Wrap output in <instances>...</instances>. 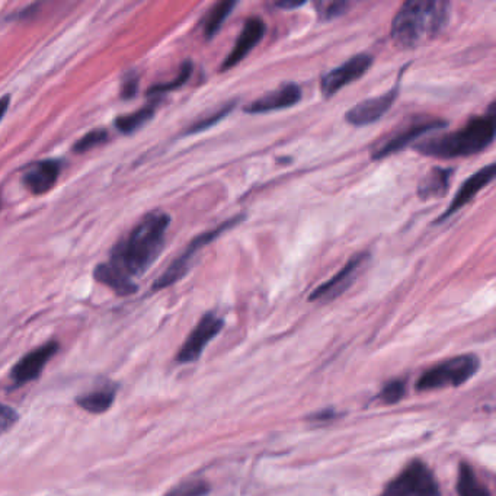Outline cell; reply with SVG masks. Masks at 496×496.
<instances>
[{
	"instance_id": "12",
	"label": "cell",
	"mask_w": 496,
	"mask_h": 496,
	"mask_svg": "<svg viewBox=\"0 0 496 496\" xmlns=\"http://www.w3.org/2000/svg\"><path fill=\"white\" fill-rule=\"evenodd\" d=\"M265 33H267V24L260 16H251L246 19L243 28L234 41L232 52L226 55V59L223 62L222 72L233 69L239 63L243 62L246 55L260 45L263 38L265 37Z\"/></svg>"
},
{
	"instance_id": "16",
	"label": "cell",
	"mask_w": 496,
	"mask_h": 496,
	"mask_svg": "<svg viewBox=\"0 0 496 496\" xmlns=\"http://www.w3.org/2000/svg\"><path fill=\"white\" fill-rule=\"evenodd\" d=\"M60 176V164L57 161H41L33 164L24 175L26 190L34 195H43L52 190Z\"/></svg>"
},
{
	"instance_id": "18",
	"label": "cell",
	"mask_w": 496,
	"mask_h": 496,
	"mask_svg": "<svg viewBox=\"0 0 496 496\" xmlns=\"http://www.w3.org/2000/svg\"><path fill=\"white\" fill-rule=\"evenodd\" d=\"M236 6L237 2H233V0H223L219 4L213 5L212 9L203 19V34L207 40H212L219 34L223 24L229 18L230 14Z\"/></svg>"
},
{
	"instance_id": "23",
	"label": "cell",
	"mask_w": 496,
	"mask_h": 496,
	"mask_svg": "<svg viewBox=\"0 0 496 496\" xmlns=\"http://www.w3.org/2000/svg\"><path fill=\"white\" fill-rule=\"evenodd\" d=\"M191 74H193V63L185 62L179 70L178 76L174 79V81L169 82V84H157L154 88L150 89V95H162V94H166V92L175 91V89L181 88L186 82L190 81Z\"/></svg>"
},
{
	"instance_id": "14",
	"label": "cell",
	"mask_w": 496,
	"mask_h": 496,
	"mask_svg": "<svg viewBox=\"0 0 496 496\" xmlns=\"http://www.w3.org/2000/svg\"><path fill=\"white\" fill-rule=\"evenodd\" d=\"M59 348L57 342H47L43 347L24 355L21 362H16L12 370V379L15 382V386H24L37 380L45 370V364L57 354Z\"/></svg>"
},
{
	"instance_id": "10",
	"label": "cell",
	"mask_w": 496,
	"mask_h": 496,
	"mask_svg": "<svg viewBox=\"0 0 496 496\" xmlns=\"http://www.w3.org/2000/svg\"><path fill=\"white\" fill-rule=\"evenodd\" d=\"M223 326H224V322L219 316H215L214 313L204 314L198 322V325L193 328L190 336L186 338L183 348L179 350L178 355H176V360L179 362H197L204 348L207 347L208 342L219 335Z\"/></svg>"
},
{
	"instance_id": "9",
	"label": "cell",
	"mask_w": 496,
	"mask_h": 496,
	"mask_svg": "<svg viewBox=\"0 0 496 496\" xmlns=\"http://www.w3.org/2000/svg\"><path fill=\"white\" fill-rule=\"evenodd\" d=\"M369 261V253H357L352 256L340 273H336L331 280L319 285L318 289H314L309 296V300L311 302H329V300L340 297L350 289L351 285L354 284L358 275L362 274V271L364 270Z\"/></svg>"
},
{
	"instance_id": "11",
	"label": "cell",
	"mask_w": 496,
	"mask_h": 496,
	"mask_svg": "<svg viewBox=\"0 0 496 496\" xmlns=\"http://www.w3.org/2000/svg\"><path fill=\"white\" fill-rule=\"evenodd\" d=\"M398 96L399 84L396 88L387 91L383 95L364 99L362 103L352 106L345 114V121H347L348 124L354 125V127H365V125L374 124L391 111Z\"/></svg>"
},
{
	"instance_id": "22",
	"label": "cell",
	"mask_w": 496,
	"mask_h": 496,
	"mask_svg": "<svg viewBox=\"0 0 496 496\" xmlns=\"http://www.w3.org/2000/svg\"><path fill=\"white\" fill-rule=\"evenodd\" d=\"M236 103L232 101V103L224 104V105L220 106L219 110H215L214 113L208 114L204 118H201L197 123H193V125L186 128L185 134H198V133L205 132L208 128H212L213 125L219 124L220 121L224 120V118L229 115L232 111L234 110Z\"/></svg>"
},
{
	"instance_id": "4",
	"label": "cell",
	"mask_w": 496,
	"mask_h": 496,
	"mask_svg": "<svg viewBox=\"0 0 496 496\" xmlns=\"http://www.w3.org/2000/svg\"><path fill=\"white\" fill-rule=\"evenodd\" d=\"M244 214L234 215L232 219L224 220L222 224L214 227V229L207 230L204 233L198 234L197 237H193V241L188 243L184 253L176 258L174 263L169 265L168 270L164 271L161 277L157 278L152 289L154 292L166 289L171 285L178 283L179 280H183L185 277L186 273L191 270L193 260L197 258L198 253L208 246V244L214 242L217 237L222 236L223 233H226L227 230L233 229L239 223L243 222Z\"/></svg>"
},
{
	"instance_id": "3",
	"label": "cell",
	"mask_w": 496,
	"mask_h": 496,
	"mask_svg": "<svg viewBox=\"0 0 496 496\" xmlns=\"http://www.w3.org/2000/svg\"><path fill=\"white\" fill-rule=\"evenodd\" d=\"M451 5L442 0H409L392 21V40L402 48H415L437 37L449 23Z\"/></svg>"
},
{
	"instance_id": "20",
	"label": "cell",
	"mask_w": 496,
	"mask_h": 496,
	"mask_svg": "<svg viewBox=\"0 0 496 496\" xmlns=\"http://www.w3.org/2000/svg\"><path fill=\"white\" fill-rule=\"evenodd\" d=\"M457 493L459 496H491L489 489L479 481L473 469L467 463L460 464Z\"/></svg>"
},
{
	"instance_id": "17",
	"label": "cell",
	"mask_w": 496,
	"mask_h": 496,
	"mask_svg": "<svg viewBox=\"0 0 496 496\" xmlns=\"http://www.w3.org/2000/svg\"><path fill=\"white\" fill-rule=\"evenodd\" d=\"M454 169L451 168H434L423 176L418 185V197L421 200L428 201L434 198L444 197L450 188Z\"/></svg>"
},
{
	"instance_id": "7",
	"label": "cell",
	"mask_w": 496,
	"mask_h": 496,
	"mask_svg": "<svg viewBox=\"0 0 496 496\" xmlns=\"http://www.w3.org/2000/svg\"><path fill=\"white\" fill-rule=\"evenodd\" d=\"M445 125L447 121L441 118H416L412 123H409L405 127L389 135L384 142L379 143V146L372 150V159L382 161L392 154H399L405 147L415 144L418 140L422 139L423 135L444 128Z\"/></svg>"
},
{
	"instance_id": "32",
	"label": "cell",
	"mask_w": 496,
	"mask_h": 496,
	"mask_svg": "<svg viewBox=\"0 0 496 496\" xmlns=\"http://www.w3.org/2000/svg\"><path fill=\"white\" fill-rule=\"evenodd\" d=\"M0 204H2V203H0Z\"/></svg>"
},
{
	"instance_id": "1",
	"label": "cell",
	"mask_w": 496,
	"mask_h": 496,
	"mask_svg": "<svg viewBox=\"0 0 496 496\" xmlns=\"http://www.w3.org/2000/svg\"><path fill=\"white\" fill-rule=\"evenodd\" d=\"M171 217L164 212H152L114 246L110 263L96 267V282L110 287L118 296L137 292L133 280L142 277L161 255Z\"/></svg>"
},
{
	"instance_id": "25",
	"label": "cell",
	"mask_w": 496,
	"mask_h": 496,
	"mask_svg": "<svg viewBox=\"0 0 496 496\" xmlns=\"http://www.w3.org/2000/svg\"><path fill=\"white\" fill-rule=\"evenodd\" d=\"M314 6L322 21H332L347 14L351 4L350 2H318Z\"/></svg>"
},
{
	"instance_id": "28",
	"label": "cell",
	"mask_w": 496,
	"mask_h": 496,
	"mask_svg": "<svg viewBox=\"0 0 496 496\" xmlns=\"http://www.w3.org/2000/svg\"><path fill=\"white\" fill-rule=\"evenodd\" d=\"M18 421V413L9 406L0 403V435L8 432Z\"/></svg>"
},
{
	"instance_id": "26",
	"label": "cell",
	"mask_w": 496,
	"mask_h": 496,
	"mask_svg": "<svg viewBox=\"0 0 496 496\" xmlns=\"http://www.w3.org/2000/svg\"><path fill=\"white\" fill-rule=\"evenodd\" d=\"M210 491L207 481H190L171 489L166 496H205Z\"/></svg>"
},
{
	"instance_id": "15",
	"label": "cell",
	"mask_w": 496,
	"mask_h": 496,
	"mask_svg": "<svg viewBox=\"0 0 496 496\" xmlns=\"http://www.w3.org/2000/svg\"><path fill=\"white\" fill-rule=\"evenodd\" d=\"M302 88L296 84H282L275 91L268 92L267 95L261 96L255 99L253 103H249L244 106L243 111L246 114H270L274 111L287 110L292 106L296 105L302 101Z\"/></svg>"
},
{
	"instance_id": "13",
	"label": "cell",
	"mask_w": 496,
	"mask_h": 496,
	"mask_svg": "<svg viewBox=\"0 0 496 496\" xmlns=\"http://www.w3.org/2000/svg\"><path fill=\"white\" fill-rule=\"evenodd\" d=\"M495 164H489L485 168L474 172L471 178H467L466 181H464L463 185L460 186L459 191H457L456 195L452 198L447 210L435 220V223H437V224L438 223H444L445 220L450 219L451 215L460 212L464 205H467L471 201H473L474 197L495 179Z\"/></svg>"
},
{
	"instance_id": "24",
	"label": "cell",
	"mask_w": 496,
	"mask_h": 496,
	"mask_svg": "<svg viewBox=\"0 0 496 496\" xmlns=\"http://www.w3.org/2000/svg\"><path fill=\"white\" fill-rule=\"evenodd\" d=\"M108 132L106 130H92L88 134H84L82 139L77 140L74 146V154H86L94 147L101 146L104 143L108 142Z\"/></svg>"
},
{
	"instance_id": "27",
	"label": "cell",
	"mask_w": 496,
	"mask_h": 496,
	"mask_svg": "<svg viewBox=\"0 0 496 496\" xmlns=\"http://www.w3.org/2000/svg\"><path fill=\"white\" fill-rule=\"evenodd\" d=\"M403 396H405V383L401 382V380H396V382L387 384L383 389V393H382V399L386 403H396Z\"/></svg>"
},
{
	"instance_id": "19",
	"label": "cell",
	"mask_w": 496,
	"mask_h": 496,
	"mask_svg": "<svg viewBox=\"0 0 496 496\" xmlns=\"http://www.w3.org/2000/svg\"><path fill=\"white\" fill-rule=\"evenodd\" d=\"M115 394L117 391L114 387H103L99 391L77 398V405L91 413H104L113 406Z\"/></svg>"
},
{
	"instance_id": "2",
	"label": "cell",
	"mask_w": 496,
	"mask_h": 496,
	"mask_svg": "<svg viewBox=\"0 0 496 496\" xmlns=\"http://www.w3.org/2000/svg\"><path fill=\"white\" fill-rule=\"evenodd\" d=\"M495 121V104H492L485 115L471 117L456 132L430 137L416 143L413 147L422 156L434 159L473 156L492 146L496 132Z\"/></svg>"
},
{
	"instance_id": "5",
	"label": "cell",
	"mask_w": 496,
	"mask_h": 496,
	"mask_svg": "<svg viewBox=\"0 0 496 496\" xmlns=\"http://www.w3.org/2000/svg\"><path fill=\"white\" fill-rule=\"evenodd\" d=\"M479 360L474 355L450 358L423 372L418 382L420 391H434L442 387H457L476 374Z\"/></svg>"
},
{
	"instance_id": "29",
	"label": "cell",
	"mask_w": 496,
	"mask_h": 496,
	"mask_svg": "<svg viewBox=\"0 0 496 496\" xmlns=\"http://www.w3.org/2000/svg\"><path fill=\"white\" fill-rule=\"evenodd\" d=\"M137 88H139V77L134 76V74H128L127 79L123 84V88H121V96L124 99L134 98Z\"/></svg>"
},
{
	"instance_id": "30",
	"label": "cell",
	"mask_w": 496,
	"mask_h": 496,
	"mask_svg": "<svg viewBox=\"0 0 496 496\" xmlns=\"http://www.w3.org/2000/svg\"><path fill=\"white\" fill-rule=\"evenodd\" d=\"M304 5H306V2H290V0H283V2H277V4H274V6L290 11V9L302 8V6H304Z\"/></svg>"
},
{
	"instance_id": "8",
	"label": "cell",
	"mask_w": 496,
	"mask_h": 496,
	"mask_svg": "<svg viewBox=\"0 0 496 496\" xmlns=\"http://www.w3.org/2000/svg\"><path fill=\"white\" fill-rule=\"evenodd\" d=\"M372 62L374 59L372 55L360 53V55H352L351 59L335 69L329 70L328 74L321 77L322 94L326 98L336 95L341 89L364 76L372 66Z\"/></svg>"
},
{
	"instance_id": "31",
	"label": "cell",
	"mask_w": 496,
	"mask_h": 496,
	"mask_svg": "<svg viewBox=\"0 0 496 496\" xmlns=\"http://www.w3.org/2000/svg\"><path fill=\"white\" fill-rule=\"evenodd\" d=\"M9 104H11V96L6 95L0 98V121L4 120L5 114L8 111Z\"/></svg>"
},
{
	"instance_id": "21",
	"label": "cell",
	"mask_w": 496,
	"mask_h": 496,
	"mask_svg": "<svg viewBox=\"0 0 496 496\" xmlns=\"http://www.w3.org/2000/svg\"><path fill=\"white\" fill-rule=\"evenodd\" d=\"M154 113H156V105L150 104V105L144 106L142 110L118 117L115 120V127L123 134H132V133L137 132L139 128H142L143 125L147 124L154 118Z\"/></svg>"
},
{
	"instance_id": "6",
	"label": "cell",
	"mask_w": 496,
	"mask_h": 496,
	"mask_svg": "<svg viewBox=\"0 0 496 496\" xmlns=\"http://www.w3.org/2000/svg\"><path fill=\"white\" fill-rule=\"evenodd\" d=\"M380 496H441L437 479L422 461H412Z\"/></svg>"
}]
</instances>
